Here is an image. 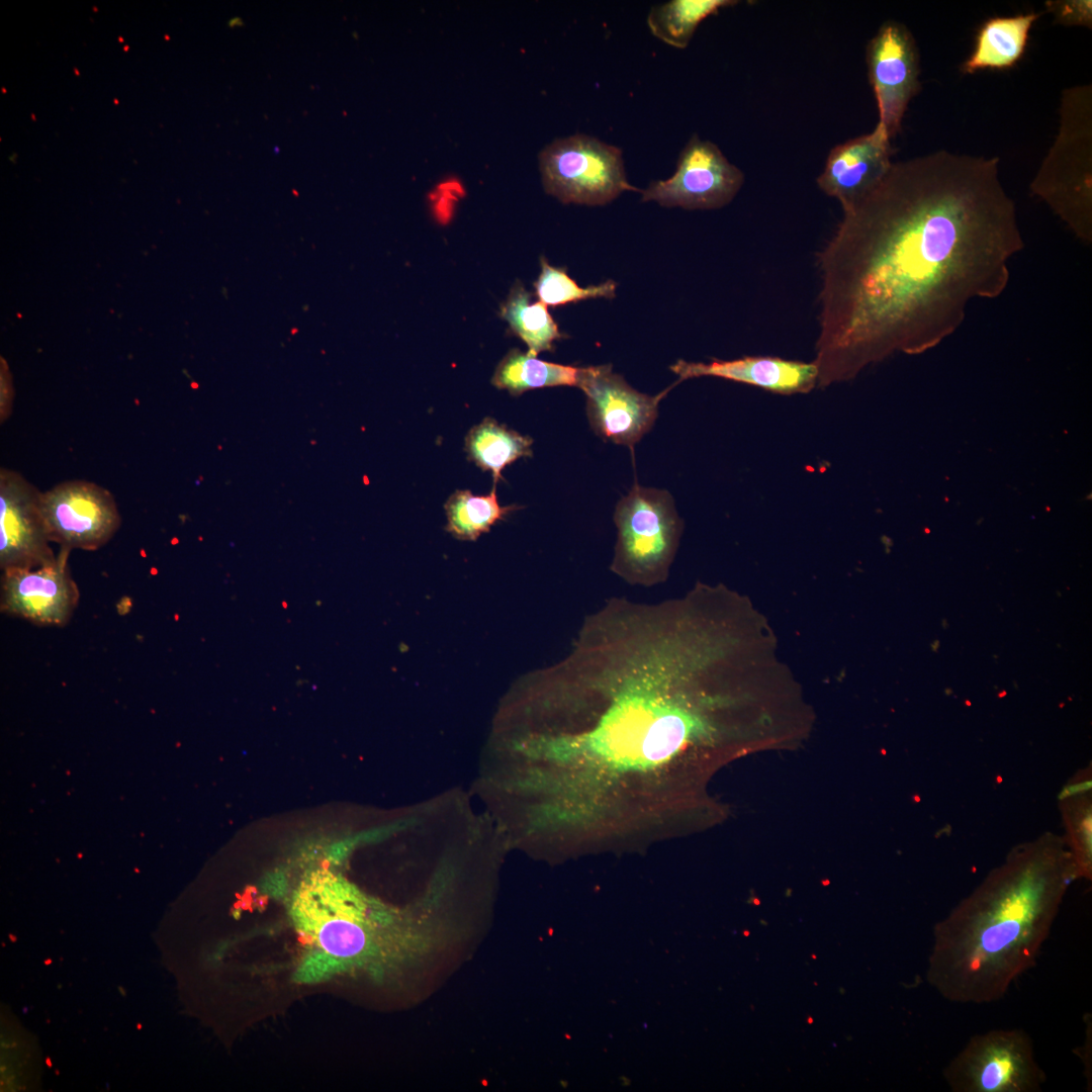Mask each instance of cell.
Listing matches in <instances>:
<instances>
[{
  "instance_id": "3957f363",
  "label": "cell",
  "mask_w": 1092,
  "mask_h": 1092,
  "mask_svg": "<svg viewBox=\"0 0 1092 1092\" xmlns=\"http://www.w3.org/2000/svg\"><path fill=\"white\" fill-rule=\"evenodd\" d=\"M1077 879L1065 837L1046 833L1014 847L933 926L928 984L957 1004L1001 1000L1035 965Z\"/></svg>"
},
{
  "instance_id": "ffe728a7",
  "label": "cell",
  "mask_w": 1092,
  "mask_h": 1092,
  "mask_svg": "<svg viewBox=\"0 0 1092 1092\" xmlns=\"http://www.w3.org/2000/svg\"><path fill=\"white\" fill-rule=\"evenodd\" d=\"M531 293L518 280L513 285L507 299L500 305V316L509 324L511 331L528 347V354L537 356L543 351H552L553 342L564 337L547 309V305L531 302Z\"/></svg>"
},
{
  "instance_id": "9c48e42d",
  "label": "cell",
  "mask_w": 1092,
  "mask_h": 1092,
  "mask_svg": "<svg viewBox=\"0 0 1092 1092\" xmlns=\"http://www.w3.org/2000/svg\"><path fill=\"white\" fill-rule=\"evenodd\" d=\"M40 509L50 541L68 550H97L121 524L112 493L87 480H68L41 491Z\"/></svg>"
},
{
  "instance_id": "cb8c5ba5",
  "label": "cell",
  "mask_w": 1092,
  "mask_h": 1092,
  "mask_svg": "<svg viewBox=\"0 0 1092 1092\" xmlns=\"http://www.w3.org/2000/svg\"><path fill=\"white\" fill-rule=\"evenodd\" d=\"M540 263L541 271L534 287L539 301L547 306L564 305L588 298H613L616 295L617 283L614 280L580 287L564 269L551 266L543 257Z\"/></svg>"
},
{
  "instance_id": "277c9868",
  "label": "cell",
  "mask_w": 1092,
  "mask_h": 1092,
  "mask_svg": "<svg viewBox=\"0 0 1092 1092\" xmlns=\"http://www.w3.org/2000/svg\"><path fill=\"white\" fill-rule=\"evenodd\" d=\"M292 915L314 960L375 973L419 963L448 935L434 917L386 910L328 871L313 872L300 884Z\"/></svg>"
},
{
  "instance_id": "d6986e66",
  "label": "cell",
  "mask_w": 1092,
  "mask_h": 1092,
  "mask_svg": "<svg viewBox=\"0 0 1092 1092\" xmlns=\"http://www.w3.org/2000/svg\"><path fill=\"white\" fill-rule=\"evenodd\" d=\"M580 369L540 360L519 349H512L496 366L491 383L513 395L543 387H577Z\"/></svg>"
},
{
  "instance_id": "d4e9b609",
  "label": "cell",
  "mask_w": 1092,
  "mask_h": 1092,
  "mask_svg": "<svg viewBox=\"0 0 1092 1092\" xmlns=\"http://www.w3.org/2000/svg\"><path fill=\"white\" fill-rule=\"evenodd\" d=\"M1045 6L1058 23L1091 27V1H1049Z\"/></svg>"
},
{
  "instance_id": "44dd1931",
  "label": "cell",
  "mask_w": 1092,
  "mask_h": 1092,
  "mask_svg": "<svg viewBox=\"0 0 1092 1092\" xmlns=\"http://www.w3.org/2000/svg\"><path fill=\"white\" fill-rule=\"evenodd\" d=\"M735 4V0H672L653 6L647 16V24L652 34L660 40L685 49L705 18Z\"/></svg>"
},
{
  "instance_id": "2e32d148",
  "label": "cell",
  "mask_w": 1092,
  "mask_h": 1092,
  "mask_svg": "<svg viewBox=\"0 0 1092 1092\" xmlns=\"http://www.w3.org/2000/svg\"><path fill=\"white\" fill-rule=\"evenodd\" d=\"M670 370L678 381L713 376L740 382L782 395L808 393L817 386L814 362L772 356H745L734 360L713 359L708 363L677 360Z\"/></svg>"
},
{
  "instance_id": "8fae6325",
  "label": "cell",
  "mask_w": 1092,
  "mask_h": 1092,
  "mask_svg": "<svg viewBox=\"0 0 1092 1092\" xmlns=\"http://www.w3.org/2000/svg\"><path fill=\"white\" fill-rule=\"evenodd\" d=\"M672 386L656 395L642 393L610 364L581 367L577 385L586 396V415L595 434L632 450L653 427L659 401Z\"/></svg>"
},
{
  "instance_id": "484cf974",
  "label": "cell",
  "mask_w": 1092,
  "mask_h": 1092,
  "mask_svg": "<svg viewBox=\"0 0 1092 1092\" xmlns=\"http://www.w3.org/2000/svg\"><path fill=\"white\" fill-rule=\"evenodd\" d=\"M13 389L9 378L6 364H1V390H0V423L8 420L12 413Z\"/></svg>"
},
{
  "instance_id": "6da1fadb",
  "label": "cell",
  "mask_w": 1092,
  "mask_h": 1092,
  "mask_svg": "<svg viewBox=\"0 0 1092 1092\" xmlns=\"http://www.w3.org/2000/svg\"><path fill=\"white\" fill-rule=\"evenodd\" d=\"M752 672L738 630L701 586L658 602L613 597L561 660L521 679L520 718L581 810L646 815L686 799L692 760L729 732Z\"/></svg>"
},
{
  "instance_id": "7a4b0ae2",
  "label": "cell",
  "mask_w": 1092,
  "mask_h": 1092,
  "mask_svg": "<svg viewBox=\"0 0 1092 1092\" xmlns=\"http://www.w3.org/2000/svg\"><path fill=\"white\" fill-rule=\"evenodd\" d=\"M1024 247L999 159L944 150L893 163L819 254L817 386L952 334L998 297Z\"/></svg>"
},
{
  "instance_id": "8992f818",
  "label": "cell",
  "mask_w": 1092,
  "mask_h": 1092,
  "mask_svg": "<svg viewBox=\"0 0 1092 1092\" xmlns=\"http://www.w3.org/2000/svg\"><path fill=\"white\" fill-rule=\"evenodd\" d=\"M614 521L618 535L611 571L631 585L665 582L684 528L671 494L636 483L617 504Z\"/></svg>"
},
{
  "instance_id": "30bf717a",
  "label": "cell",
  "mask_w": 1092,
  "mask_h": 1092,
  "mask_svg": "<svg viewBox=\"0 0 1092 1092\" xmlns=\"http://www.w3.org/2000/svg\"><path fill=\"white\" fill-rule=\"evenodd\" d=\"M744 182L742 171L731 164L717 145L693 134L679 154L676 170L666 180L642 190V201L686 209H715L728 204Z\"/></svg>"
},
{
  "instance_id": "5b68a950",
  "label": "cell",
  "mask_w": 1092,
  "mask_h": 1092,
  "mask_svg": "<svg viewBox=\"0 0 1092 1092\" xmlns=\"http://www.w3.org/2000/svg\"><path fill=\"white\" fill-rule=\"evenodd\" d=\"M1057 139L1030 184L1085 245L1092 242V91L1068 88L1062 95Z\"/></svg>"
},
{
  "instance_id": "4fadbf2b",
  "label": "cell",
  "mask_w": 1092,
  "mask_h": 1092,
  "mask_svg": "<svg viewBox=\"0 0 1092 1092\" xmlns=\"http://www.w3.org/2000/svg\"><path fill=\"white\" fill-rule=\"evenodd\" d=\"M70 551L61 548L53 562L36 568L3 570L1 611L41 626L69 623L79 602L68 564Z\"/></svg>"
},
{
  "instance_id": "52a82bcc",
  "label": "cell",
  "mask_w": 1092,
  "mask_h": 1092,
  "mask_svg": "<svg viewBox=\"0 0 1092 1092\" xmlns=\"http://www.w3.org/2000/svg\"><path fill=\"white\" fill-rule=\"evenodd\" d=\"M545 191L563 203L605 205L632 186L621 149L583 133L558 139L539 155Z\"/></svg>"
},
{
  "instance_id": "e0dca14e",
  "label": "cell",
  "mask_w": 1092,
  "mask_h": 1092,
  "mask_svg": "<svg viewBox=\"0 0 1092 1092\" xmlns=\"http://www.w3.org/2000/svg\"><path fill=\"white\" fill-rule=\"evenodd\" d=\"M1040 16L1030 12L1007 17H992L980 27L975 48L961 71L974 74L980 70H1006L1022 58L1033 23Z\"/></svg>"
},
{
  "instance_id": "ac0fdd59",
  "label": "cell",
  "mask_w": 1092,
  "mask_h": 1092,
  "mask_svg": "<svg viewBox=\"0 0 1092 1092\" xmlns=\"http://www.w3.org/2000/svg\"><path fill=\"white\" fill-rule=\"evenodd\" d=\"M532 444L529 436L509 429L492 418H485L468 432L465 451L468 459L481 470L491 472L496 484L508 465L519 458L532 456Z\"/></svg>"
},
{
  "instance_id": "7402d4cb",
  "label": "cell",
  "mask_w": 1092,
  "mask_h": 1092,
  "mask_svg": "<svg viewBox=\"0 0 1092 1092\" xmlns=\"http://www.w3.org/2000/svg\"><path fill=\"white\" fill-rule=\"evenodd\" d=\"M446 531L462 541H475L503 520L517 506L502 507L496 497L495 484L486 495H474L470 490H456L447 499Z\"/></svg>"
},
{
  "instance_id": "5bb4252c",
  "label": "cell",
  "mask_w": 1092,
  "mask_h": 1092,
  "mask_svg": "<svg viewBox=\"0 0 1092 1092\" xmlns=\"http://www.w3.org/2000/svg\"><path fill=\"white\" fill-rule=\"evenodd\" d=\"M41 491L20 473L0 469V567L36 568L53 562Z\"/></svg>"
},
{
  "instance_id": "9a60e30c",
  "label": "cell",
  "mask_w": 1092,
  "mask_h": 1092,
  "mask_svg": "<svg viewBox=\"0 0 1092 1092\" xmlns=\"http://www.w3.org/2000/svg\"><path fill=\"white\" fill-rule=\"evenodd\" d=\"M893 152L891 140L877 124L872 132L832 149L817 178L818 187L846 211L882 181L893 164Z\"/></svg>"
},
{
  "instance_id": "ba28073f",
  "label": "cell",
  "mask_w": 1092,
  "mask_h": 1092,
  "mask_svg": "<svg viewBox=\"0 0 1092 1092\" xmlns=\"http://www.w3.org/2000/svg\"><path fill=\"white\" fill-rule=\"evenodd\" d=\"M952 1092H1038L1045 1076L1022 1029L972 1036L942 1072Z\"/></svg>"
},
{
  "instance_id": "603a6c76",
  "label": "cell",
  "mask_w": 1092,
  "mask_h": 1092,
  "mask_svg": "<svg viewBox=\"0 0 1092 1092\" xmlns=\"http://www.w3.org/2000/svg\"><path fill=\"white\" fill-rule=\"evenodd\" d=\"M1088 779L1072 783L1062 795L1063 811L1068 825L1065 837L1072 852L1078 879L1091 878V802Z\"/></svg>"
},
{
  "instance_id": "7c38bea8",
  "label": "cell",
  "mask_w": 1092,
  "mask_h": 1092,
  "mask_svg": "<svg viewBox=\"0 0 1092 1092\" xmlns=\"http://www.w3.org/2000/svg\"><path fill=\"white\" fill-rule=\"evenodd\" d=\"M867 65L879 110L878 124L892 140L920 89L919 53L910 30L894 20L884 22L867 47Z\"/></svg>"
}]
</instances>
